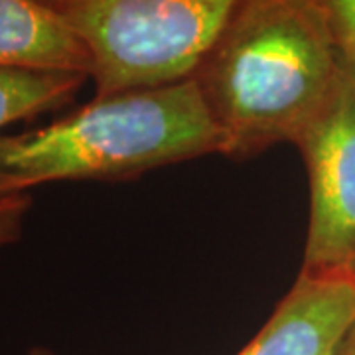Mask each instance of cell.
Returning <instances> with one entry per match:
<instances>
[{
  "mask_svg": "<svg viewBox=\"0 0 355 355\" xmlns=\"http://www.w3.org/2000/svg\"><path fill=\"white\" fill-rule=\"evenodd\" d=\"M345 58L326 0H241L191 76L223 154L296 144L330 101Z\"/></svg>",
  "mask_w": 355,
  "mask_h": 355,
  "instance_id": "obj_1",
  "label": "cell"
},
{
  "mask_svg": "<svg viewBox=\"0 0 355 355\" xmlns=\"http://www.w3.org/2000/svg\"><path fill=\"white\" fill-rule=\"evenodd\" d=\"M223 153L198 81L95 97L50 125L0 135V191L67 180H114Z\"/></svg>",
  "mask_w": 355,
  "mask_h": 355,
  "instance_id": "obj_2",
  "label": "cell"
},
{
  "mask_svg": "<svg viewBox=\"0 0 355 355\" xmlns=\"http://www.w3.org/2000/svg\"><path fill=\"white\" fill-rule=\"evenodd\" d=\"M91 55L97 95L190 79L241 0H40Z\"/></svg>",
  "mask_w": 355,
  "mask_h": 355,
  "instance_id": "obj_3",
  "label": "cell"
},
{
  "mask_svg": "<svg viewBox=\"0 0 355 355\" xmlns=\"http://www.w3.org/2000/svg\"><path fill=\"white\" fill-rule=\"evenodd\" d=\"M296 144L308 166L312 207L302 268L355 270L354 60L345 58L330 101Z\"/></svg>",
  "mask_w": 355,
  "mask_h": 355,
  "instance_id": "obj_4",
  "label": "cell"
},
{
  "mask_svg": "<svg viewBox=\"0 0 355 355\" xmlns=\"http://www.w3.org/2000/svg\"><path fill=\"white\" fill-rule=\"evenodd\" d=\"M355 328V270L302 268L239 355H340Z\"/></svg>",
  "mask_w": 355,
  "mask_h": 355,
  "instance_id": "obj_5",
  "label": "cell"
},
{
  "mask_svg": "<svg viewBox=\"0 0 355 355\" xmlns=\"http://www.w3.org/2000/svg\"><path fill=\"white\" fill-rule=\"evenodd\" d=\"M91 55L50 6L0 0V69L73 71L91 77Z\"/></svg>",
  "mask_w": 355,
  "mask_h": 355,
  "instance_id": "obj_6",
  "label": "cell"
},
{
  "mask_svg": "<svg viewBox=\"0 0 355 355\" xmlns=\"http://www.w3.org/2000/svg\"><path fill=\"white\" fill-rule=\"evenodd\" d=\"M89 76L48 69H0V130L42 113L62 109L73 99ZM32 205L30 193L0 191V251L22 235Z\"/></svg>",
  "mask_w": 355,
  "mask_h": 355,
  "instance_id": "obj_7",
  "label": "cell"
},
{
  "mask_svg": "<svg viewBox=\"0 0 355 355\" xmlns=\"http://www.w3.org/2000/svg\"><path fill=\"white\" fill-rule=\"evenodd\" d=\"M338 36L349 60L355 62V0H326Z\"/></svg>",
  "mask_w": 355,
  "mask_h": 355,
  "instance_id": "obj_8",
  "label": "cell"
},
{
  "mask_svg": "<svg viewBox=\"0 0 355 355\" xmlns=\"http://www.w3.org/2000/svg\"><path fill=\"white\" fill-rule=\"evenodd\" d=\"M340 355H355V328L349 334V338H347V342L343 345L342 354Z\"/></svg>",
  "mask_w": 355,
  "mask_h": 355,
  "instance_id": "obj_9",
  "label": "cell"
},
{
  "mask_svg": "<svg viewBox=\"0 0 355 355\" xmlns=\"http://www.w3.org/2000/svg\"><path fill=\"white\" fill-rule=\"evenodd\" d=\"M28 355H53L50 349H46V347H34V349H30V354Z\"/></svg>",
  "mask_w": 355,
  "mask_h": 355,
  "instance_id": "obj_10",
  "label": "cell"
}]
</instances>
